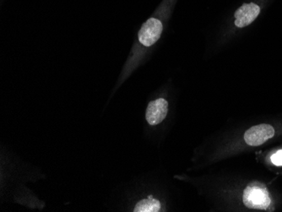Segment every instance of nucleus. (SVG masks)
Returning <instances> with one entry per match:
<instances>
[{
    "instance_id": "obj_7",
    "label": "nucleus",
    "mask_w": 282,
    "mask_h": 212,
    "mask_svg": "<svg viewBox=\"0 0 282 212\" xmlns=\"http://www.w3.org/2000/svg\"><path fill=\"white\" fill-rule=\"evenodd\" d=\"M270 159L273 164H275V166H282V150L275 152Z\"/></svg>"
},
{
    "instance_id": "obj_5",
    "label": "nucleus",
    "mask_w": 282,
    "mask_h": 212,
    "mask_svg": "<svg viewBox=\"0 0 282 212\" xmlns=\"http://www.w3.org/2000/svg\"><path fill=\"white\" fill-rule=\"evenodd\" d=\"M260 8L255 3L244 4L235 13V25L242 28L250 25L260 15Z\"/></svg>"
},
{
    "instance_id": "obj_3",
    "label": "nucleus",
    "mask_w": 282,
    "mask_h": 212,
    "mask_svg": "<svg viewBox=\"0 0 282 212\" xmlns=\"http://www.w3.org/2000/svg\"><path fill=\"white\" fill-rule=\"evenodd\" d=\"M162 24L156 18H151L144 23L139 31V41L146 47H151L161 38Z\"/></svg>"
},
{
    "instance_id": "obj_4",
    "label": "nucleus",
    "mask_w": 282,
    "mask_h": 212,
    "mask_svg": "<svg viewBox=\"0 0 282 212\" xmlns=\"http://www.w3.org/2000/svg\"><path fill=\"white\" fill-rule=\"evenodd\" d=\"M168 112V102L163 98H158L149 103L146 109V119L151 125H156L163 121Z\"/></svg>"
},
{
    "instance_id": "obj_2",
    "label": "nucleus",
    "mask_w": 282,
    "mask_h": 212,
    "mask_svg": "<svg viewBox=\"0 0 282 212\" xmlns=\"http://www.w3.org/2000/svg\"><path fill=\"white\" fill-rule=\"evenodd\" d=\"M275 135V129L267 124H259L245 132L244 140L251 147H259Z\"/></svg>"
},
{
    "instance_id": "obj_6",
    "label": "nucleus",
    "mask_w": 282,
    "mask_h": 212,
    "mask_svg": "<svg viewBox=\"0 0 282 212\" xmlns=\"http://www.w3.org/2000/svg\"><path fill=\"white\" fill-rule=\"evenodd\" d=\"M161 209V203L158 200L150 197L144 199L137 203L134 207V212H157Z\"/></svg>"
},
{
    "instance_id": "obj_1",
    "label": "nucleus",
    "mask_w": 282,
    "mask_h": 212,
    "mask_svg": "<svg viewBox=\"0 0 282 212\" xmlns=\"http://www.w3.org/2000/svg\"><path fill=\"white\" fill-rule=\"evenodd\" d=\"M242 201L246 207L255 210H267L271 204L267 188L260 182L250 183L245 188Z\"/></svg>"
}]
</instances>
